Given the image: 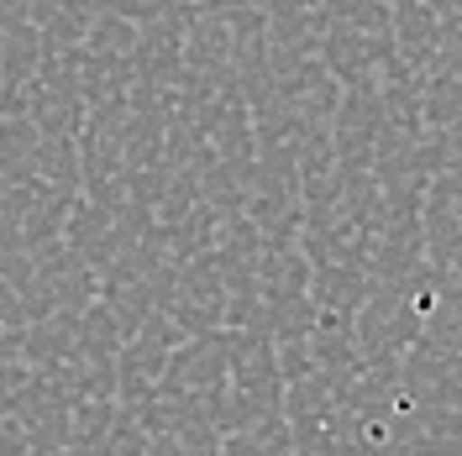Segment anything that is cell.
Instances as JSON below:
<instances>
[]
</instances>
